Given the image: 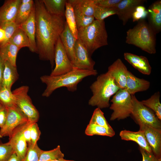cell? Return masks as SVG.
<instances>
[{
    "mask_svg": "<svg viewBox=\"0 0 161 161\" xmlns=\"http://www.w3.org/2000/svg\"><path fill=\"white\" fill-rule=\"evenodd\" d=\"M34 2L37 54L41 60L49 61L52 68L55 45L64 28L65 18L49 13L42 0H36Z\"/></svg>",
    "mask_w": 161,
    "mask_h": 161,
    "instance_id": "obj_1",
    "label": "cell"
},
{
    "mask_svg": "<svg viewBox=\"0 0 161 161\" xmlns=\"http://www.w3.org/2000/svg\"><path fill=\"white\" fill-rule=\"evenodd\" d=\"M97 70H83L74 68L72 71L61 75L52 76L44 75L40 79L46 85L42 94L43 97H48L56 89L62 87H66L70 92L75 91L78 83L84 78L90 76H96Z\"/></svg>",
    "mask_w": 161,
    "mask_h": 161,
    "instance_id": "obj_2",
    "label": "cell"
},
{
    "mask_svg": "<svg viewBox=\"0 0 161 161\" xmlns=\"http://www.w3.org/2000/svg\"><path fill=\"white\" fill-rule=\"evenodd\" d=\"M90 89L92 95L89 99L88 104L100 109L110 106V97L120 89L108 72L98 75L90 86Z\"/></svg>",
    "mask_w": 161,
    "mask_h": 161,
    "instance_id": "obj_3",
    "label": "cell"
},
{
    "mask_svg": "<svg viewBox=\"0 0 161 161\" xmlns=\"http://www.w3.org/2000/svg\"><path fill=\"white\" fill-rule=\"evenodd\" d=\"M156 34L144 19L138 21L126 32V42L150 54L156 53Z\"/></svg>",
    "mask_w": 161,
    "mask_h": 161,
    "instance_id": "obj_4",
    "label": "cell"
},
{
    "mask_svg": "<svg viewBox=\"0 0 161 161\" xmlns=\"http://www.w3.org/2000/svg\"><path fill=\"white\" fill-rule=\"evenodd\" d=\"M108 38L104 21L95 20L87 26L78 29V39L91 56L98 48L108 45Z\"/></svg>",
    "mask_w": 161,
    "mask_h": 161,
    "instance_id": "obj_5",
    "label": "cell"
},
{
    "mask_svg": "<svg viewBox=\"0 0 161 161\" xmlns=\"http://www.w3.org/2000/svg\"><path fill=\"white\" fill-rule=\"evenodd\" d=\"M110 109L113 111L110 120L124 119L130 116L132 105L131 95L126 89H120L111 100Z\"/></svg>",
    "mask_w": 161,
    "mask_h": 161,
    "instance_id": "obj_6",
    "label": "cell"
},
{
    "mask_svg": "<svg viewBox=\"0 0 161 161\" xmlns=\"http://www.w3.org/2000/svg\"><path fill=\"white\" fill-rule=\"evenodd\" d=\"M29 90L28 86L24 85L12 92L16 106L26 116L28 121L32 123H37L39 118V114L28 95Z\"/></svg>",
    "mask_w": 161,
    "mask_h": 161,
    "instance_id": "obj_7",
    "label": "cell"
},
{
    "mask_svg": "<svg viewBox=\"0 0 161 161\" xmlns=\"http://www.w3.org/2000/svg\"><path fill=\"white\" fill-rule=\"evenodd\" d=\"M131 95L132 108L130 116L135 122L161 129V120L154 112L138 100L134 95Z\"/></svg>",
    "mask_w": 161,
    "mask_h": 161,
    "instance_id": "obj_8",
    "label": "cell"
},
{
    "mask_svg": "<svg viewBox=\"0 0 161 161\" xmlns=\"http://www.w3.org/2000/svg\"><path fill=\"white\" fill-rule=\"evenodd\" d=\"M6 108L7 119L4 125L0 130V138L9 137L16 128L28 121L26 116L16 106Z\"/></svg>",
    "mask_w": 161,
    "mask_h": 161,
    "instance_id": "obj_9",
    "label": "cell"
},
{
    "mask_svg": "<svg viewBox=\"0 0 161 161\" xmlns=\"http://www.w3.org/2000/svg\"><path fill=\"white\" fill-rule=\"evenodd\" d=\"M54 61L55 67L50 75L58 76L68 73L74 69L62 45L60 37L56 43L55 49Z\"/></svg>",
    "mask_w": 161,
    "mask_h": 161,
    "instance_id": "obj_10",
    "label": "cell"
},
{
    "mask_svg": "<svg viewBox=\"0 0 161 161\" xmlns=\"http://www.w3.org/2000/svg\"><path fill=\"white\" fill-rule=\"evenodd\" d=\"M75 60L73 64L74 68L92 70L95 62L92 58L86 48L81 41L78 39L75 48Z\"/></svg>",
    "mask_w": 161,
    "mask_h": 161,
    "instance_id": "obj_11",
    "label": "cell"
},
{
    "mask_svg": "<svg viewBox=\"0 0 161 161\" xmlns=\"http://www.w3.org/2000/svg\"><path fill=\"white\" fill-rule=\"evenodd\" d=\"M143 131L152 152L157 159L161 158V129L144 124L139 125Z\"/></svg>",
    "mask_w": 161,
    "mask_h": 161,
    "instance_id": "obj_12",
    "label": "cell"
},
{
    "mask_svg": "<svg viewBox=\"0 0 161 161\" xmlns=\"http://www.w3.org/2000/svg\"><path fill=\"white\" fill-rule=\"evenodd\" d=\"M23 124L13 130L9 137L8 142L12 146L19 161L24 157L27 148V143L22 132Z\"/></svg>",
    "mask_w": 161,
    "mask_h": 161,
    "instance_id": "obj_13",
    "label": "cell"
},
{
    "mask_svg": "<svg viewBox=\"0 0 161 161\" xmlns=\"http://www.w3.org/2000/svg\"><path fill=\"white\" fill-rule=\"evenodd\" d=\"M21 0H5L0 7V27L14 22Z\"/></svg>",
    "mask_w": 161,
    "mask_h": 161,
    "instance_id": "obj_14",
    "label": "cell"
},
{
    "mask_svg": "<svg viewBox=\"0 0 161 161\" xmlns=\"http://www.w3.org/2000/svg\"><path fill=\"white\" fill-rule=\"evenodd\" d=\"M145 0H122L115 7L116 14L121 20L123 25L132 18V15L136 7L142 5Z\"/></svg>",
    "mask_w": 161,
    "mask_h": 161,
    "instance_id": "obj_15",
    "label": "cell"
},
{
    "mask_svg": "<svg viewBox=\"0 0 161 161\" xmlns=\"http://www.w3.org/2000/svg\"><path fill=\"white\" fill-rule=\"evenodd\" d=\"M128 70L120 58L115 61L108 68V72L113 78L120 89H126Z\"/></svg>",
    "mask_w": 161,
    "mask_h": 161,
    "instance_id": "obj_16",
    "label": "cell"
},
{
    "mask_svg": "<svg viewBox=\"0 0 161 161\" xmlns=\"http://www.w3.org/2000/svg\"><path fill=\"white\" fill-rule=\"evenodd\" d=\"M25 33L29 40L30 50L37 54L38 51L35 40L36 23L35 4L27 20L19 26Z\"/></svg>",
    "mask_w": 161,
    "mask_h": 161,
    "instance_id": "obj_17",
    "label": "cell"
},
{
    "mask_svg": "<svg viewBox=\"0 0 161 161\" xmlns=\"http://www.w3.org/2000/svg\"><path fill=\"white\" fill-rule=\"evenodd\" d=\"M124 57L129 63L141 73L147 75L151 74L152 68L146 57L125 52Z\"/></svg>",
    "mask_w": 161,
    "mask_h": 161,
    "instance_id": "obj_18",
    "label": "cell"
},
{
    "mask_svg": "<svg viewBox=\"0 0 161 161\" xmlns=\"http://www.w3.org/2000/svg\"><path fill=\"white\" fill-rule=\"evenodd\" d=\"M62 45L72 65L75 60V48L76 39L65 22L64 28L60 35Z\"/></svg>",
    "mask_w": 161,
    "mask_h": 161,
    "instance_id": "obj_19",
    "label": "cell"
},
{
    "mask_svg": "<svg viewBox=\"0 0 161 161\" xmlns=\"http://www.w3.org/2000/svg\"><path fill=\"white\" fill-rule=\"evenodd\" d=\"M150 86L149 81L138 78L128 71L126 89L131 95H134L137 92L146 91Z\"/></svg>",
    "mask_w": 161,
    "mask_h": 161,
    "instance_id": "obj_20",
    "label": "cell"
},
{
    "mask_svg": "<svg viewBox=\"0 0 161 161\" xmlns=\"http://www.w3.org/2000/svg\"><path fill=\"white\" fill-rule=\"evenodd\" d=\"M147 10L148 23L156 34L161 30V1H155L149 6Z\"/></svg>",
    "mask_w": 161,
    "mask_h": 161,
    "instance_id": "obj_21",
    "label": "cell"
},
{
    "mask_svg": "<svg viewBox=\"0 0 161 161\" xmlns=\"http://www.w3.org/2000/svg\"><path fill=\"white\" fill-rule=\"evenodd\" d=\"M121 139L126 141H132L137 143L139 146L146 151L151 152V149L145 138L144 133L139 130L134 132L126 130L121 131L120 133Z\"/></svg>",
    "mask_w": 161,
    "mask_h": 161,
    "instance_id": "obj_22",
    "label": "cell"
},
{
    "mask_svg": "<svg viewBox=\"0 0 161 161\" xmlns=\"http://www.w3.org/2000/svg\"><path fill=\"white\" fill-rule=\"evenodd\" d=\"M4 61L1 87L11 89L13 85L18 79L19 75L16 66H13L8 61Z\"/></svg>",
    "mask_w": 161,
    "mask_h": 161,
    "instance_id": "obj_23",
    "label": "cell"
},
{
    "mask_svg": "<svg viewBox=\"0 0 161 161\" xmlns=\"http://www.w3.org/2000/svg\"><path fill=\"white\" fill-rule=\"evenodd\" d=\"M74 9L89 16H93L95 0H69Z\"/></svg>",
    "mask_w": 161,
    "mask_h": 161,
    "instance_id": "obj_24",
    "label": "cell"
},
{
    "mask_svg": "<svg viewBox=\"0 0 161 161\" xmlns=\"http://www.w3.org/2000/svg\"><path fill=\"white\" fill-rule=\"evenodd\" d=\"M47 11L50 14L65 17V7L67 0H42Z\"/></svg>",
    "mask_w": 161,
    "mask_h": 161,
    "instance_id": "obj_25",
    "label": "cell"
},
{
    "mask_svg": "<svg viewBox=\"0 0 161 161\" xmlns=\"http://www.w3.org/2000/svg\"><path fill=\"white\" fill-rule=\"evenodd\" d=\"M21 49L13 44L7 43L0 47V56L4 61L16 66L17 55Z\"/></svg>",
    "mask_w": 161,
    "mask_h": 161,
    "instance_id": "obj_26",
    "label": "cell"
},
{
    "mask_svg": "<svg viewBox=\"0 0 161 161\" xmlns=\"http://www.w3.org/2000/svg\"><path fill=\"white\" fill-rule=\"evenodd\" d=\"M66 21L75 38L78 39V29L75 16L74 10L67 0L66 3L65 13Z\"/></svg>",
    "mask_w": 161,
    "mask_h": 161,
    "instance_id": "obj_27",
    "label": "cell"
},
{
    "mask_svg": "<svg viewBox=\"0 0 161 161\" xmlns=\"http://www.w3.org/2000/svg\"><path fill=\"white\" fill-rule=\"evenodd\" d=\"M32 0L27 4L21 3L15 19V23L18 26L24 23L29 18L34 5Z\"/></svg>",
    "mask_w": 161,
    "mask_h": 161,
    "instance_id": "obj_28",
    "label": "cell"
},
{
    "mask_svg": "<svg viewBox=\"0 0 161 161\" xmlns=\"http://www.w3.org/2000/svg\"><path fill=\"white\" fill-rule=\"evenodd\" d=\"M160 93H155L148 99L141 102L145 106L152 110L158 118L161 120V104L160 101Z\"/></svg>",
    "mask_w": 161,
    "mask_h": 161,
    "instance_id": "obj_29",
    "label": "cell"
},
{
    "mask_svg": "<svg viewBox=\"0 0 161 161\" xmlns=\"http://www.w3.org/2000/svg\"><path fill=\"white\" fill-rule=\"evenodd\" d=\"M7 43L21 48L30 46L29 39L24 32L19 27L14 32Z\"/></svg>",
    "mask_w": 161,
    "mask_h": 161,
    "instance_id": "obj_30",
    "label": "cell"
},
{
    "mask_svg": "<svg viewBox=\"0 0 161 161\" xmlns=\"http://www.w3.org/2000/svg\"><path fill=\"white\" fill-rule=\"evenodd\" d=\"M89 123L105 127L114 136L115 135L114 131L106 120L103 112L98 108L94 110Z\"/></svg>",
    "mask_w": 161,
    "mask_h": 161,
    "instance_id": "obj_31",
    "label": "cell"
},
{
    "mask_svg": "<svg viewBox=\"0 0 161 161\" xmlns=\"http://www.w3.org/2000/svg\"><path fill=\"white\" fill-rule=\"evenodd\" d=\"M0 102L6 107L16 106L15 98L11 89L4 87L0 88Z\"/></svg>",
    "mask_w": 161,
    "mask_h": 161,
    "instance_id": "obj_32",
    "label": "cell"
},
{
    "mask_svg": "<svg viewBox=\"0 0 161 161\" xmlns=\"http://www.w3.org/2000/svg\"><path fill=\"white\" fill-rule=\"evenodd\" d=\"M64 154L61 152L60 145L49 151L42 150L39 161H51L64 158Z\"/></svg>",
    "mask_w": 161,
    "mask_h": 161,
    "instance_id": "obj_33",
    "label": "cell"
},
{
    "mask_svg": "<svg viewBox=\"0 0 161 161\" xmlns=\"http://www.w3.org/2000/svg\"><path fill=\"white\" fill-rule=\"evenodd\" d=\"M41 151L37 143L33 145L31 142L28 143L25 156L21 161H39Z\"/></svg>",
    "mask_w": 161,
    "mask_h": 161,
    "instance_id": "obj_34",
    "label": "cell"
},
{
    "mask_svg": "<svg viewBox=\"0 0 161 161\" xmlns=\"http://www.w3.org/2000/svg\"><path fill=\"white\" fill-rule=\"evenodd\" d=\"M88 136L98 135L112 137L114 136L105 128L93 123H89L85 131Z\"/></svg>",
    "mask_w": 161,
    "mask_h": 161,
    "instance_id": "obj_35",
    "label": "cell"
},
{
    "mask_svg": "<svg viewBox=\"0 0 161 161\" xmlns=\"http://www.w3.org/2000/svg\"><path fill=\"white\" fill-rule=\"evenodd\" d=\"M116 14L114 7L106 8L95 5L93 15L95 19L99 21H104V19L110 16Z\"/></svg>",
    "mask_w": 161,
    "mask_h": 161,
    "instance_id": "obj_36",
    "label": "cell"
},
{
    "mask_svg": "<svg viewBox=\"0 0 161 161\" xmlns=\"http://www.w3.org/2000/svg\"><path fill=\"white\" fill-rule=\"evenodd\" d=\"M74 10L78 29L87 26L95 20L93 16H86L76 10Z\"/></svg>",
    "mask_w": 161,
    "mask_h": 161,
    "instance_id": "obj_37",
    "label": "cell"
},
{
    "mask_svg": "<svg viewBox=\"0 0 161 161\" xmlns=\"http://www.w3.org/2000/svg\"><path fill=\"white\" fill-rule=\"evenodd\" d=\"M14 153L13 149L8 142L0 143V161H7Z\"/></svg>",
    "mask_w": 161,
    "mask_h": 161,
    "instance_id": "obj_38",
    "label": "cell"
},
{
    "mask_svg": "<svg viewBox=\"0 0 161 161\" xmlns=\"http://www.w3.org/2000/svg\"><path fill=\"white\" fill-rule=\"evenodd\" d=\"M19 27L15 22L8 24L2 27L5 33V38L4 41L0 46V47L7 43L15 31Z\"/></svg>",
    "mask_w": 161,
    "mask_h": 161,
    "instance_id": "obj_39",
    "label": "cell"
},
{
    "mask_svg": "<svg viewBox=\"0 0 161 161\" xmlns=\"http://www.w3.org/2000/svg\"><path fill=\"white\" fill-rule=\"evenodd\" d=\"M148 12L145 7L142 5L137 6L132 15L133 21H138L144 19L147 16Z\"/></svg>",
    "mask_w": 161,
    "mask_h": 161,
    "instance_id": "obj_40",
    "label": "cell"
},
{
    "mask_svg": "<svg viewBox=\"0 0 161 161\" xmlns=\"http://www.w3.org/2000/svg\"><path fill=\"white\" fill-rule=\"evenodd\" d=\"M41 134V131L37 123H32L31 128L30 137L31 142L33 144L37 143Z\"/></svg>",
    "mask_w": 161,
    "mask_h": 161,
    "instance_id": "obj_41",
    "label": "cell"
},
{
    "mask_svg": "<svg viewBox=\"0 0 161 161\" xmlns=\"http://www.w3.org/2000/svg\"><path fill=\"white\" fill-rule=\"evenodd\" d=\"M122 0H95L96 5L106 8H114Z\"/></svg>",
    "mask_w": 161,
    "mask_h": 161,
    "instance_id": "obj_42",
    "label": "cell"
},
{
    "mask_svg": "<svg viewBox=\"0 0 161 161\" xmlns=\"http://www.w3.org/2000/svg\"><path fill=\"white\" fill-rule=\"evenodd\" d=\"M32 123H33L28 121L23 124L22 125V132L27 143L31 142L30 130Z\"/></svg>",
    "mask_w": 161,
    "mask_h": 161,
    "instance_id": "obj_43",
    "label": "cell"
},
{
    "mask_svg": "<svg viewBox=\"0 0 161 161\" xmlns=\"http://www.w3.org/2000/svg\"><path fill=\"white\" fill-rule=\"evenodd\" d=\"M142 156V161H156L157 160L152 152H149L139 147Z\"/></svg>",
    "mask_w": 161,
    "mask_h": 161,
    "instance_id": "obj_44",
    "label": "cell"
},
{
    "mask_svg": "<svg viewBox=\"0 0 161 161\" xmlns=\"http://www.w3.org/2000/svg\"><path fill=\"white\" fill-rule=\"evenodd\" d=\"M7 108L3 106L0 109V128H2L4 125L7 117Z\"/></svg>",
    "mask_w": 161,
    "mask_h": 161,
    "instance_id": "obj_45",
    "label": "cell"
},
{
    "mask_svg": "<svg viewBox=\"0 0 161 161\" xmlns=\"http://www.w3.org/2000/svg\"><path fill=\"white\" fill-rule=\"evenodd\" d=\"M4 61L0 56V88L1 87L3 73L4 67Z\"/></svg>",
    "mask_w": 161,
    "mask_h": 161,
    "instance_id": "obj_46",
    "label": "cell"
},
{
    "mask_svg": "<svg viewBox=\"0 0 161 161\" xmlns=\"http://www.w3.org/2000/svg\"><path fill=\"white\" fill-rule=\"evenodd\" d=\"M5 38V31L3 28L0 27V46L4 41Z\"/></svg>",
    "mask_w": 161,
    "mask_h": 161,
    "instance_id": "obj_47",
    "label": "cell"
},
{
    "mask_svg": "<svg viewBox=\"0 0 161 161\" xmlns=\"http://www.w3.org/2000/svg\"><path fill=\"white\" fill-rule=\"evenodd\" d=\"M7 161H19L16 154L14 152Z\"/></svg>",
    "mask_w": 161,
    "mask_h": 161,
    "instance_id": "obj_48",
    "label": "cell"
},
{
    "mask_svg": "<svg viewBox=\"0 0 161 161\" xmlns=\"http://www.w3.org/2000/svg\"><path fill=\"white\" fill-rule=\"evenodd\" d=\"M51 161H75L73 160H67L64 159V158H61L59 159L55 160H52Z\"/></svg>",
    "mask_w": 161,
    "mask_h": 161,
    "instance_id": "obj_49",
    "label": "cell"
},
{
    "mask_svg": "<svg viewBox=\"0 0 161 161\" xmlns=\"http://www.w3.org/2000/svg\"><path fill=\"white\" fill-rule=\"evenodd\" d=\"M3 106L0 102V109Z\"/></svg>",
    "mask_w": 161,
    "mask_h": 161,
    "instance_id": "obj_50",
    "label": "cell"
},
{
    "mask_svg": "<svg viewBox=\"0 0 161 161\" xmlns=\"http://www.w3.org/2000/svg\"><path fill=\"white\" fill-rule=\"evenodd\" d=\"M156 161H161V158L157 159Z\"/></svg>",
    "mask_w": 161,
    "mask_h": 161,
    "instance_id": "obj_51",
    "label": "cell"
}]
</instances>
